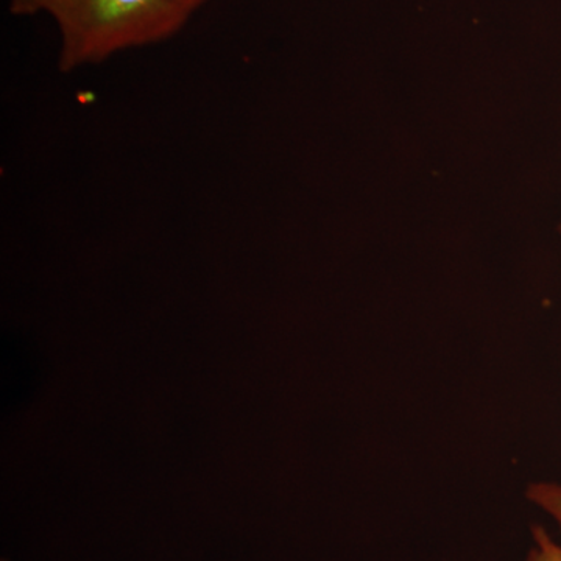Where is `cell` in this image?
Instances as JSON below:
<instances>
[{
  "label": "cell",
  "mask_w": 561,
  "mask_h": 561,
  "mask_svg": "<svg viewBox=\"0 0 561 561\" xmlns=\"http://www.w3.org/2000/svg\"><path fill=\"white\" fill-rule=\"evenodd\" d=\"M210 0H10L18 18H46L58 35V68L76 72L179 35Z\"/></svg>",
  "instance_id": "cell-1"
},
{
  "label": "cell",
  "mask_w": 561,
  "mask_h": 561,
  "mask_svg": "<svg viewBox=\"0 0 561 561\" xmlns=\"http://www.w3.org/2000/svg\"><path fill=\"white\" fill-rule=\"evenodd\" d=\"M526 496L535 507L545 512L561 531V483L534 482L527 486Z\"/></svg>",
  "instance_id": "cell-2"
},
{
  "label": "cell",
  "mask_w": 561,
  "mask_h": 561,
  "mask_svg": "<svg viewBox=\"0 0 561 561\" xmlns=\"http://www.w3.org/2000/svg\"><path fill=\"white\" fill-rule=\"evenodd\" d=\"M531 545L527 561H561V545L542 526L531 527Z\"/></svg>",
  "instance_id": "cell-3"
},
{
  "label": "cell",
  "mask_w": 561,
  "mask_h": 561,
  "mask_svg": "<svg viewBox=\"0 0 561 561\" xmlns=\"http://www.w3.org/2000/svg\"><path fill=\"white\" fill-rule=\"evenodd\" d=\"M559 230H560V234H561V221H560V227H559Z\"/></svg>",
  "instance_id": "cell-4"
}]
</instances>
